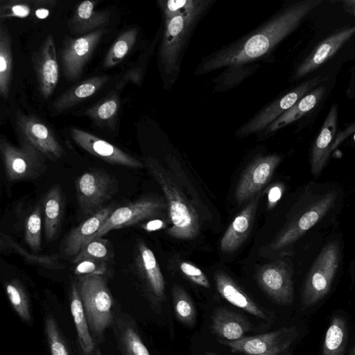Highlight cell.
<instances>
[{"label":"cell","mask_w":355,"mask_h":355,"mask_svg":"<svg viewBox=\"0 0 355 355\" xmlns=\"http://www.w3.org/2000/svg\"><path fill=\"white\" fill-rule=\"evenodd\" d=\"M321 3L320 0H304L287 6L252 33L209 55L199 68L202 72L236 68L267 55Z\"/></svg>","instance_id":"1"},{"label":"cell","mask_w":355,"mask_h":355,"mask_svg":"<svg viewBox=\"0 0 355 355\" xmlns=\"http://www.w3.org/2000/svg\"><path fill=\"white\" fill-rule=\"evenodd\" d=\"M211 1H159L164 18V28L158 54L164 75L174 80L191 33Z\"/></svg>","instance_id":"2"},{"label":"cell","mask_w":355,"mask_h":355,"mask_svg":"<svg viewBox=\"0 0 355 355\" xmlns=\"http://www.w3.org/2000/svg\"><path fill=\"white\" fill-rule=\"evenodd\" d=\"M144 165L162 188L168 206L172 225L168 230L171 236L182 240L195 238L200 229L198 216L192 205L180 191L171 175L155 159L146 157Z\"/></svg>","instance_id":"3"},{"label":"cell","mask_w":355,"mask_h":355,"mask_svg":"<svg viewBox=\"0 0 355 355\" xmlns=\"http://www.w3.org/2000/svg\"><path fill=\"white\" fill-rule=\"evenodd\" d=\"M92 335L103 342L114 324L113 298L103 275H80L76 282Z\"/></svg>","instance_id":"4"},{"label":"cell","mask_w":355,"mask_h":355,"mask_svg":"<svg viewBox=\"0 0 355 355\" xmlns=\"http://www.w3.org/2000/svg\"><path fill=\"white\" fill-rule=\"evenodd\" d=\"M75 187L80 212L85 218L105 208V203L118 191L116 179L101 168L82 173L76 180Z\"/></svg>","instance_id":"5"},{"label":"cell","mask_w":355,"mask_h":355,"mask_svg":"<svg viewBox=\"0 0 355 355\" xmlns=\"http://www.w3.org/2000/svg\"><path fill=\"white\" fill-rule=\"evenodd\" d=\"M340 260V245L334 241L326 244L313 262L302 295L304 308L313 306L329 291Z\"/></svg>","instance_id":"6"},{"label":"cell","mask_w":355,"mask_h":355,"mask_svg":"<svg viewBox=\"0 0 355 355\" xmlns=\"http://www.w3.org/2000/svg\"><path fill=\"white\" fill-rule=\"evenodd\" d=\"M0 153L6 178L11 182L34 180L46 171V158L27 144L17 146L1 138Z\"/></svg>","instance_id":"7"},{"label":"cell","mask_w":355,"mask_h":355,"mask_svg":"<svg viewBox=\"0 0 355 355\" xmlns=\"http://www.w3.org/2000/svg\"><path fill=\"white\" fill-rule=\"evenodd\" d=\"M336 198L335 191L313 197L275 239L270 249L277 252L291 246L324 216Z\"/></svg>","instance_id":"8"},{"label":"cell","mask_w":355,"mask_h":355,"mask_svg":"<svg viewBox=\"0 0 355 355\" xmlns=\"http://www.w3.org/2000/svg\"><path fill=\"white\" fill-rule=\"evenodd\" d=\"M166 208V203L159 197L146 196L138 198L126 205L116 208L98 231L87 242L101 238L110 231L160 217Z\"/></svg>","instance_id":"9"},{"label":"cell","mask_w":355,"mask_h":355,"mask_svg":"<svg viewBox=\"0 0 355 355\" xmlns=\"http://www.w3.org/2000/svg\"><path fill=\"white\" fill-rule=\"evenodd\" d=\"M297 336L295 327L277 330L234 341L220 340L234 352L243 355H282L291 346Z\"/></svg>","instance_id":"10"},{"label":"cell","mask_w":355,"mask_h":355,"mask_svg":"<svg viewBox=\"0 0 355 355\" xmlns=\"http://www.w3.org/2000/svg\"><path fill=\"white\" fill-rule=\"evenodd\" d=\"M15 123L19 143L33 146L46 159L52 161H56L63 156L64 149L53 132L38 118L19 113Z\"/></svg>","instance_id":"11"},{"label":"cell","mask_w":355,"mask_h":355,"mask_svg":"<svg viewBox=\"0 0 355 355\" xmlns=\"http://www.w3.org/2000/svg\"><path fill=\"white\" fill-rule=\"evenodd\" d=\"M105 30L101 28L76 38L67 37L60 51L63 74L69 80H78L83 73Z\"/></svg>","instance_id":"12"},{"label":"cell","mask_w":355,"mask_h":355,"mask_svg":"<svg viewBox=\"0 0 355 355\" xmlns=\"http://www.w3.org/2000/svg\"><path fill=\"white\" fill-rule=\"evenodd\" d=\"M257 282L265 293L275 302L290 305L293 300L292 270L283 259L259 266Z\"/></svg>","instance_id":"13"},{"label":"cell","mask_w":355,"mask_h":355,"mask_svg":"<svg viewBox=\"0 0 355 355\" xmlns=\"http://www.w3.org/2000/svg\"><path fill=\"white\" fill-rule=\"evenodd\" d=\"M322 80L317 77L300 85L286 95L275 100L243 125L238 135L245 136L266 130L300 98L311 92Z\"/></svg>","instance_id":"14"},{"label":"cell","mask_w":355,"mask_h":355,"mask_svg":"<svg viewBox=\"0 0 355 355\" xmlns=\"http://www.w3.org/2000/svg\"><path fill=\"white\" fill-rule=\"evenodd\" d=\"M281 161L280 156L269 155L256 158L243 173L235 190L239 204L256 196L271 178Z\"/></svg>","instance_id":"15"},{"label":"cell","mask_w":355,"mask_h":355,"mask_svg":"<svg viewBox=\"0 0 355 355\" xmlns=\"http://www.w3.org/2000/svg\"><path fill=\"white\" fill-rule=\"evenodd\" d=\"M70 135L81 148L110 164L134 168L143 167V164L135 157L89 132L71 128Z\"/></svg>","instance_id":"16"},{"label":"cell","mask_w":355,"mask_h":355,"mask_svg":"<svg viewBox=\"0 0 355 355\" xmlns=\"http://www.w3.org/2000/svg\"><path fill=\"white\" fill-rule=\"evenodd\" d=\"M38 89L44 99L51 96L55 89L59 67L55 42L51 35H47L38 50L33 55Z\"/></svg>","instance_id":"17"},{"label":"cell","mask_w":355,"mask_h":355,"mask_svg":"<svg viewBox=\"0 0 355 355\" xmlns=\"http://www.w3.org/2000/svg\"><path fill=\"white\" fill-rule=\"evenodd\" d=\"M135 265L147 293L155 302L165 300V284L163 275L153 252L143 241L136 245Z\"/></svg>","instance_id":"18"},{"label":"cell","mask_w":355,"mask_h":355,"mask_svg":"<svg viewBox=\"0 0 355 355\" xmlns=\"http://www.w3.org/2000/svg\"><path fill=\"white\" fill-rule=\"evenodd\" d=\"M355 33V26L345 27L322 40L298 66L295 78L312 72L331 58Z\"/></svg>","instance_id":"19"},{"label":"cell","mask_w":355,"mask_h":355,"mask_svg":"<svg viewBox=\"0 0 355 355\" xmlns=\"http://www.w3.org/2000/svg\"><path fill=\"white\" fill-rule=\"evenodd\" d=\"M338 106L331 105L313 145L311 156V171L314 177H318L329 159V155L334 149L333 143L337 129Z\"/></svg>","instance_id":"20"},{"label":"cell","mask_w":355,"mask_h":355,"mask_svg":"<svg viewBox=\"0 0 355 355\" xmlns=\"http://www.w3.org/2000/svg\"><path fill=\"white\" fill-rule=\"evenodd\" d=\"M214 277L218 291L227 302L266 322L272 321L274 314L257 304L227 274L218 271Z\"/></svg>","instance_id":"21"},{"label":"cell","mask_w":355,"mask_h":355,"mask_svg":"<svg viewBox=\"0 0 355 355\" xmlns=\"http://www.w3.org/2000/svg\"><path fill=\"white\" fill-rule=\"evenodd\" d=\"M115 209L114 205L106 206L73 228L64 240L63 253L69 257H76L83 245L98 231Z\"/></svg>","instance_id":"22"},{"label":"cell","mask_w":355,"mask_h":355,"mask_svg":"<svg viewBox=\"0 0 355 355\" xmlns=\"http://www.w3.org/2000/svg\"><path fill=\"white\" fill-rule=\"evenodd\" d=\"M259 194L252 198L244 209L229 226L220 241V250L224 253L236 250L243 243L252 227Z\"/></svg>","instance_id":"23"},{"label":"cell","mask_w":355,"mask_h":355,"mask_svg":"<svg viewBox=\"0 0 355 355\" xmlns=\"http://www.w3.org/2000/svg\"><path fill=\"white\" fill-rule=\"evenodd\" d=\"M250 326L243 315L225 308H216L211 315V329L222 340L234 341L245 337Z\"/></svg>","instance_id":"24"},{"label":"cell","mask_w":355,"mask_h":355,"mask_svg":"<svg viewBox=\"0 0 355 355\" xmlns=\"http://www.w3.org/2000/svg\"><path fill=\"white\" fill-rule=\"evenodd\" d=\"M114 331L121 355H150L130 315L119 313L114 317Z\"/></svg>","instance_id":"25"},{"label":"cell","mask_w":355,"mask_h":355,"mask_svg":"<svg viewBox=\"0 0 355 355\" xmlns=\"http://www.w3.org/2000/svg\"><path fill=\"white\" fill-rule=\"evenodd\" d=\"M42 206L45 237L51 241L58 235L64 209V195L58 184L53 185L47 191Z\"/></svg>","instance_id":"26"},{"label":"cell","mask_w":355,"mask_h":355,"mask_svg":"<svg viewBox=\"0 0 355 355\" xmlns=\"http://www.w3.org/2000/svg\"><path fill=\"white\" fill-rule=\"evenodd\" d=\"M95 1H84L76 8L68 21L70 31L74 34L85 35L101 29L107 24L110 13L108 11H97L94 9Z\"/></svg>","instance_id":"27"},{"label":"cell","mask_w":355,"mask_h":355,"mask_svg":"<svg viewBox=\"0 0 355 355\" xmlns=\"http://www.w3.org/2000/svg\"><path fill=\"white\" fill-rule=\"evenodd\" d=\"M70 309L83 355H94L96 349L95 342L90 331L76 284L74 282L71 284Z\"/></svg>","instance_id":"28"},{"label":"cell","mask_w":355,"mask_h":355,"mask_svg":"<svg viewBox=\"0 0 355 355\" xmlns=\"http://www.w3.org/2000/svg\"><path fill=\"white\" fill-rule=\"evenodd\" d=\"M110 78L107 76L93 77L71 87L59 96L53 103L54 110L61 112L72 107L94 94Z\"/></svg>","instance_id":"29"},{"label":"cell","mask_w":355,"mask_h":355,"mask_svg":"<svg viewBox=\"0 0 355 355\" xmlns=\"http://www.w3.org/2000/svg\"><path fill=\"white\" fill-rule=\"evenodd\" d=\"M325 91V87L322 86L313 89L272 123L264 133H272L305 115L319 103Z\"/></svg>","instance_id":"30"},{"label":"cell","mask_w":355,"mask_h":355,"mask_svg":"<svg viewBox=\"0 0 355 355\" xmlns=\"http://www.w3.org/2000/svg\"><path fill=\"white\" fill-rule=\"evenodd\" d=\"M0 250L4 252H14L23 257L28 263L40 266L51 270H60L64 266L59 261L56 254L40 255L35 253H29L20 245L15 242L10 236L1 232Z\"/></svg>","instance_id":"31"},{"label":"cell","mask_w":355,"mask_h":355,"mask_svg":"<svg viewBox=\"0 0 355 355\" xmlns=\"http://www.w3.org/2000/svg\"><path fill=\"white\" fill-rule=\"evenodd\" d=\"M12 73L11 39L6 25L0 26V94L4 99L9 95Z\"/></svg>","instance_id":"32"},{"label":"cell","mask_w":355,"mask_h":355,"mask_svg":"<svg viewBox=\"0 0 355 355\" xmlns=\"http://www.w3.org/2000/svg\"><path fill=\"white\" fill-rule=\"evenodd\" d=\"M347 339L346 324L339 316L332 318L326 331L322 355H343Z\"/></svg>","instance_id":"33"},{"label":"cell","mask_w":355,"mask_h":355,"mask_svg":"<svg viewBox=\"0 0 355 355\" xmlns=\"http://www.w3.org/2000/svg\"><path fill=\"white\" fill-rule=\"evenodd\" d=\"M137 35L136 28H130L121 33L105 55L103 66L109 68L121 62L133 46Z\"/></svg>","instance_id":"34"},{"label":"cell","mask_w":355,"mask_h":355,"mask_svg":"<svg viewBox=\"0 0 355 355\" xmlns=\"http://www.w3.org/2000/svg\"><path fill=\"white\" fill-rule=\"evenodd\" d=\"M172 297L176 318L184 324L193 327L196 321V309L189 295L183 288L174 285Z\"/></svg>","instance_id":"35"},{"label":"cell","mask_w":355,"mask_h":355,"mask_svg":"<svg viewBox=\"0 0 355 355\" xmlns=\"http://www.w3.org/2000/svg\"><path fill=\"white\" fill-rule=\"evenodd\" d=\"M5 288L8 300L18 315L25 322L31 321L29 300L22 284L18 279L7 282Z\"/></svg>","instance_id":"36"},{"label":"cell","mask_w":355,"mask_h":355,"mask_svg":"<svg viewBox=\"0 0 355 355\" xmlns=\"http://www.w3.org/2000/svg\"><path fill=\"white\" fill-rule=\"evenodd\" d=\"M44 329L51 355H73L52 314L45 318Z\"/></svg>","instance_id":"37"},{"label":"cell","mask_w":355,"mask_h":355,"mask_svg":"<svg viewBox=\"0 0 355 355\" xmlns=\"http://www.w3.org/2000/svg\"><path fill=\"white\" fill-rule=\"evenodd\" d=\"M113 257L111 244L108 240L97 238L86 243L77 255L73 263L83 259H94L107 262Z\"/></svg>","instance_id":"38"},{"label":"cell","mask_w":355,"mask_h":355,"mask_svg":"<svg viewBox=\"0 0 355 355\" xmlns=\"http://www.w3.org/2000/svg\"><path fill=\"white\" fill-rule=\"evenodd\" d=\"M42 206L37 205L26 217L24 225V239L31 250L37 254L41 247Z\"/></svg>","instance_id":"39"},{"label":"cell","mask_w":355,"mask_h":355,"mask_svg":"<svg viewBox=\"0 0 355 355\" xmlns=\"http://www.w3.org/2000/svg\"><path fill=\"white\" fill-rule=\"evenodd\" d=\"M119 107L118 97L116 95H112L88 110L87 114L98 125H109L115 120Z\"/></svg>","instance_id":"40"},{"label":"cell","mask_w":355,"mask_h":355,"mask_svg":"<svg viewBox=\"0 0 355 355\" xmlns=\"http://www.w3.org/2000/svg\"><path fill=\"white\" fill-rule=\"evenodd\" d=\"M31 3L27 1H1L0 6L1 19L19 17L26 18L31 13Z\"/></svg>","instance_id":"41"},{"label":"cell","mask_w":355,"mask_h":355,"mask_svg":"<svg viewBox=\"0 0 355 355\" xmlns=\"http://www.w3.org/2000/svg\"><path fill=\"white\" fill-rule=\"evenodd\" d=\"M107 270V263L94 259H83L76 263L74 273L80 275H103Z\"/></svg>","instance_id":"42"},{"label":"cell","mask_w":355,"mask_h":355,"mask_svg":"<svg viewBox=\"0 0 355 355\" xmlns=\"http://www.w3.org/2000/svg\"><path fill=\"white\" fill-rule=\"evenodd\" d=\"M180 268L182 273L196 284L206 288L210 287L208 279L199 268L186 261L182 262Z\"/></svg>","instance_id":"43"},{"label":"cell","mask_w":355,"mask_h":355,"mask_svg":"<svg viewBox=\"0 0 355 355\" xmlns=\"http://www.w3.org/2000/svg\"><path fill=\"white\" fill-rule=\"evenodd\" d=\"M282 189L279 185L271 187L268 193V207H272L282 196Z\"/></svg>","instance_id":"44"},{"label":"cell","mask_w":355,"mask_h":355,"mask_svg":"<svg viewBox=\"0 0 355 355\" xmlns=\"http://www.w3.org/2000/svg\"><path fill=\"white\" fill-rule=\"evenodd\" d=\"M164 222L159 220L155 219L148 222L147 224L143 226V227L148 231H153L156 230H159L164 227Z\"/></svg>","instance_id":"45"},{"label":"cell","mask_w":355,"mask_h":355,"mask_svg":"<svg viewBox=\"0 0 355 355\" xmlns=\"http://www.w3.org/2000/svg\"><path fill=\"white\" fill-rule=\"evenodd\" d=\"M343 7L344 10L355 16V0H346L343 2Z\"/></svg>","instance_id":"46"},{"label":"cell","mask_w":355,"mask_h":355,"mask_svg":"<svg viewBox=\"0 0 355 355\" xmlns=\"http://www.w3.org/2000/svg\"><path fill=\"white\" fill-rule=\"evenodd\" d=\"M49 15V10L45 8H39L35 10V15L39 19L46 18Z\"/></svg>","instance_id":"47"},{"label":"cell","mask_w":355,"mask_h":355,"mask_svg":"<svg viewBox=\"0 0 355 355\" xmlns=\"http://www.w3.org/2000/svg\"><path fill=\"white\" fill-rule=\"evenodd\" d=\"M349 355H355V345L352 347Z\"/></svg>","instance_id":"48"},{"label":"cell","mask_w":355,"mask_h":355,"mask_svg":"<svg viewBox=\"0 0 355 355\" xmlns=\"http://www.w3.org/2000/svg\"><path fill=\"white\" fill-rule=\"evenodd\" d=\"M205 355H218V354H217L214 352H205Z\"/></svg>","instance_id":"49"},{"label":"cell","mask_w":355,"mask_h":355,"mask_svg":"<svg viewBox=\"0 0 355 355\" xmlns=\"http://www.w3.org/2000/svg\"><path fill=\"white\" fill-rule=\"evenodd\" d=\"M94 355H103L101 352V351L98 349L95 351Z\"/></svg>","instance_id":"50"}]
</instances>
